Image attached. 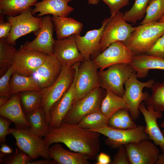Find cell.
<instances>
[{
  "mask_svg": "<svg viewBox=\"0 0 164 164\" xmlns=\"http://www.w3.org/2000/svg\"><path fill=\"white\" fill-rule=\"evenodd\" d=\"M11 121L1 116L0 117V142L2 144L5 143L6 136L9 134V127Z\"/></svg>",
  "mask_w": 164,
  "mask_h": 164,
  "instance_id": "b9f144b4",
  "label": "cell"
},
{
  "mask_svg": "<svg viewBox=\"0 0 164 164\" xmlns=\"http://www.w3.org/2000/svg\"><path fill=\"white\" fill-rule=\"evenodd\" d=\"M80 63L75 64L76 73L73 82L68 91L52 106L50 111V128L59 127L71 109L74 98L77 69Z\"/></svg>",
  "mask_w": 164,
  "mask_h": 164,
  "instance_id": "ac0fdd59",
  "label": "cell"
},
{
  "mask_svg": "<svg viewBox=\"0 0 164 164\" xmlns=\"http://www.w3.org/2000/svg\"><path fill=\"white\" fill-rule=\"evenodd\" d=\"M106 93L103 94L100 87L93 90L73 104L63 121L77 124L85 116L101 111L102 102Z\"/></svg>",
  "mask_w": 164,
  "mask_h": 164,
  "instance_id": "52a82bcc",
  "label": "cell"
},
{
  "mask_svg": "<svg viewBox=\"0 0 164 164\" xmlns=\"http://www.w3.org/2000/svg\"><path fill=\"white\" fill-rule=\"evenodd\" d=\"M141 24L157 21L164 14V0H150Z\"/></svg>",
  "mask_w": 164,
  "mask_h": 164,
  "instance_id": "e575fe53",
  "label": "cell"
},
{
  "mask_svg": "<svg viewBox=\"0 0 164 164\" xmlns=\"http://www.w3.org/2000/svg\"><path fill=\"white\" fill-rule=\"evenodd\" d=\"M51 17L58 39L80 34L82 30L83 24L72 18L53 15Z\"/></svg>",
  "mask_w": 164,
  "mask_h": 164,
  "instance_id": "d4e9b609",
  "label": "cell"
},
{
  "mask_svg": "<svg viewBox=\"0 0 164 164\" xmlns=\"http://www.w3.org/2000/svg\"><path fill=\"white\" fill-rule=\"evenodd\" d=\"M53 50V55L62 65L71 66L85 60L77 46L75 35L55 40Z\"/></svg>",
  "mask_w": 164,
  "mask_h": 164,
  "instance_id": "2e32d148",
  "label": "cell"
},
{
  "mask_svg": "<svg viewBox=\"0 0 164 164\" xmlns=\"http://www.w3.org/2000/svg\"><path fill=\"white\" fill-rule=\"evenodd\" d=\"M38 0H0V13L15 16L34 6Z\"/></svg>",
  "mask_w": 164,
  "mask_h": 164,
  "instance_id": "83f0119b",
  "label": "cell"
},
{
  "mask_svg": "<svg viewBox=\"0 0 164 164\" xmlns=\"http://www.w3.org/2000/svg\"><path fill=\"white\" fill-rule=\"evenodd\" d=\"M46 55L44 53L24 49L21 46L16 53L12 67L18 74L30 76L43 63Z\"/></svg>",
  "mask_w": 164,
  "mask_h": 164,
  "instance_id": "4fadbf2b",
  "label": "cell"
},
{
  "mask_svg": "<svg viewBox=\"0 0 164 164\" xmlns=\"http://www.w3.org/2000/svg\"><path fill=\"white\" fill-rule=\"evenodd\" d=\"M9 134L16 140L18 148L33 159L42 157L50 158L44 139L31 132L28 127L9 128Z\"/></svg>",
  "mask_w": 164,
  "mask_h": 164,
  "instance_id": "277c9868",
  "label": "cell"
},
{
  "mask_svg": "<svg viewBox=\"0 0 164 164\" xmlns=\"http://www.w3.org/2000/svg\"><path fill=\"white\" fill-rule=\"evenodd\" d=\"M98 132L106 136V144L111 149H118L122 145L149 139L145 132V127L138 125L128 129H118L108 126L102 128L89 130Z\"/></svg>",
  "mask_w": 164,
  "mask_h": 164,
  "instance_id": "ba28073f",
  "label": "cell"
},
{
  "mask_svg": "<svg viewBox=\"0 0 164 164\" xmlns=\"http://www.w3.org/2000/svg\"><path fill=\"white\" fill-rule=\"evenodd\" d=\"M135 55L124 42L117 41L111 44L93 61L100 70H102L114 64H130Z\"/></svg>",
  "mask_w": 164,
  "mask_h": 164,
  "instance_id": "7c38bea8",
  "label": "cell"
},
{
  "mask_svg": "<svg viewBox=\"0 0 164 164\" xmlns=\"http://www.w3.org/2000/svg\"><path fill=\"white\" fill-rule=\"evenodd\" d=\"M17 50L14 45L5 39L0 38V76L3 75L11 67Z\"/></svg>",
  "mask_w": 164,
  "mask_h": 164,
  "instance_id": "4dcf8cb0",
  "label": "cell"
},
{
  "mask_svg": "<svg viewBox=\"0 0 164 164\" xmlns=\"http://www.w3.org/2000/svg\"><path fill=\"white\" fill-rule=\"evenodd\" d=\"M26 116L31 132L41 137L45 136L49 132L50 128L46 123L45 111L42 106L26 115Z\"/></svg>",
  "mask_w": 164,
  "mask_h": 164,
  "instance_id": "484cf974",
  "label": "cell"
},
{
  "mask_svg": "<svg viewBox=\"0 0 164 164\" xmlns=\"http://www.w3.org/2000/svg\"><path fill=\"white\" fill-rule=\"evenodd\" d=\"M150 0H135L132 7L123 14L124 17L128 22L136 23L142 19L146 13Z\"/></svg>",
  "mask_w": 164,
  "mask_h": 164,
  "instance_id": "836d02e7",
  "label": "cell"
},
{
  "mask_svg": "<svg viewBox=\"0 0 164 164\" xmlns=\"http://www.w3.org/2000/svg\"><path fill=\"white\" fill-rule=\"evenodd\" d=\"M0 114L13 123L16 127L29 126L22 107L19 93L13 95L5 104L0 107Z\"/></svg>",
  "mask_w": 164,
  "mask_h": 164,
  "instance_id": "44dd1931",
  "label": "cell"
},
{
  "mask_svg": "<svg viewBox=\"0 0 164 164\" xmlns=\"http://www.w3.org/2000/svg\"><path fill=\"white\" fill-rule=\"evenodd\" d=\"M14 72L12 67H10L0 78V96H3L10 99V80Z\"/></svg>",
  "mask_w": 164,
  "mask_h": 164,
  "instance_id": "8d00e7d4",
  "label": "cell"
},
{
  "mask_svg": "<svg viewBox=\"0 0 164 164\" xmlns=\"http://www.w3.org/2000/svg\"><path fill=\"white\" fill-rule=\"evenodd\" d=\"M4 15L0 13V38L6 39L9 35L11 30V25L8 21H5Z\"/></svg>",
  "mask_w": 164,
  "mask_h": 164,
  "instance_id": "7bdbcfd3",
  "label": "cell"
},
{
  "mask_svg": "<svg viewBox=\"0 0 164 164\" xmlns=\"http://www.w3.org/2000/svg\"><path fill=\"white\" fill-rule=\"evenodd\" d=\"M139 110L144 118L146 123L145 132L149 139L159 146L162 152H164V136L157 123V119L162 117V112L155 110L150 106L146 107L143 102L140 104Z\"/></svg>",
  "mask_w": 164,
  "mask_h": 164,
  "instance_id": "ffe728a7",
  "label": "cell"
},
{
  "mask_svg": "<svg viewBox=\"0 0 164 164\" xmlns=\"http://www.w3.org/2000/svg\"><path fill=\"white\" fill-rule=\"evenodd\" d=\"M101 134L77 124L63 121L59 127L50 128L44 139L48 148L53 143H62L71 150L85 154L89 159L93 160L97 158L100 150Z\"/></svg>",
  "mask_w": 164,
  "mask_h": 164,
  "instance_id": "6da1fadb",
  "label": "cell"
},
{
  "mask_svg": "<svg viewBox=\"0 0 164 164\" xmlns=\"http://www.w3.org/2000/svg\"><path fill=\"white\" fill-rule=\"evenodd\" d=\"M0 162L5 164H29L32 159L18 148L12 155L0 159Z\"/></svg>",
  "mask_w": 164,
  "mask_h": 164,
  "instance_id": "d590c367",
  "label": "cell"
},
{
  "mask_svg": "<svg viewBox=\"0 0 164 164\" xmlns=\"http://www.w3.org/2000/svg\"><path fill=\"white\" fill-rule=\"evenodd\" d=\"M54 25L52 17L46 15L42 18L40 28L32 41H27L21 46L24 49L36 50L47 55H53L55 40L53 37Z\"/></svg>",
  "mask_w": 164,
  "mask_h": 164,
  "instance_id": "9a60e30c",
  "label": "cell"
},
{
  "mask_svg": "<svg viewBox=\"0 0 164 164\" xmlns=\"http://www.w3.org/2000/svg\"><path fill=\"white\" fill-rule=\"evenodd\" d=\"M41 0V1H43V0Z\"/></svg>",
  "mask_w": 164,
  "mask_h": 164,
  "instance_id": "db71d44e",
  "label": "cell"
},
{
  "mask_svg": "<svg viewBox=\"0 0 164 164\" xmlns=\"http://www.w3.org/2000/svg\"><path fill=\"white\" fill-rule=\"evenodd\" d=\"M154 82L153 79L145 82L139 81L134 71L125 84V91L122 97L127 109L134 120L137 119L139 117L140 104L150 96L147 91L143 92V88H151Z\"/></svg>",
  "mask_w": 164,
  "mask_h": 164,
  "instance_id": "8992f818",
  "label": "cell"
},
{
  "mask_svg": "<svg viewBox=\"0 0 164 164\" xmlns=\"http://www.w3.org/2000/svg\"><path fill=\"white\" fill-rule=\"evenodd\" d=\"M96 164H108L111 163L110 156L104 152H101L97 157Z\"/></svg>",
  "mask_w": 164,
  "mask_h": 164,
  "instance_id": "f6af8a7d",
  "label": "cell"
},
{
  "mask_svg": "<svg viewBox=\"0 0 164 164\" xmlns=\"http://www.w3.org/2000/svg\"><path fill=\"white\" fill-rule=\"evenodd\" d=\"M108 127L115 129H128L133 128L130 125L124 124L117 111L113 114L109 118Z\"/></svg>",
  "mask_w": 164,
  "mask_h": 164,
  "instance_id": "ab89813d",
  "label": "cell"
},
{
  "mask_svg": "<svg viewBox=\"0 0 164 164\" xmlns=\"http://www.w3.org/2000/svg\"><path fill=\"white\" fill-rule=\"evenodd\" d=\"M147 54L164 58V34L145 53Z\"/></svg>",
  "mask_w": 164,
  "mask_h": 164,
  "instance_id": "74e56055",
  "label": "cell"
},
{
  "mask_svg": "<svg viewBox=\"0 0 164 164\" xmlns=\"http://www.w3.org/2000/svg\"><path fill=\"white\" fill-rule=\"evenodd\" d=\"M160 127L163 128L162 132L164 136V121L161 124Z\"/></svg>",
  "mask_w": 164,
  "mask_h": 164,
  "instance_id": "816d5d0a",
  "label": "cell"
},
{
  "mask_svg": "<svg viewBox=\"0 0 164 164\" xmlns=\"http://www.w3.org/2000/svg\"><path fill=\"white\" fill-rule=\"evenodd\" d=\"M89 4L92 5H96L99 2V0H87Z\"/></svg>",
  "mask_w": 164,
  "mask_h": 164,
  "instance_id": "f907efd6",
  "label": "cell"
},
{
  "mask_svg": "<svg viewBox=\"0 0 164 164\" xmlns=\"http://www.w3.org/2000/svg\"><path fill=\"white\" fill-rule=\"evenodd\" d=\"M98 69L93 60H84L80 63L77 69L73 104L100 87Z\"/></svg>",
  "mask_w": 164,
  "mask_h": 164,
  "instance_id": "30bf717a",
  "label": "cell"
},
{
  "mask_svg": "<svg viewBox=\"0 0 164 164\" xmlns=\"http://www.w3.org/2000/svg\"><path fill=\"white\" fill-rule=\"evenodd\" d=\"M156 164H164V152L159 154Z\"/></svg>",
  "mask_w": 164,
  "mask_h": 164,
  "instance_id": "c3c4849f",
  "label": "cell"
},
{
  "mask_svg": "<svg viewBox=\"0 0 164 164\" xmlns=\"http://www.w3.org/2000/svg\"><path fill=\"white\" fill-rule=\"evenodd\" d=\"M72 0H44L36 2L32 9L33 15L37 12L38 17L52 15L53 16L67 17L74 9L68 3Z\"/></svg>",
  "mask_w": 164,
  "mask_h": 164,
  "instance_id": "7402d4cb",
  "label": "cell"
},
{
  "mask_svg": "<svg viewBox=\"0 0 164 164\" xmlns=\"http://www.w3.org/2000/svg\"><path fill=\"white\" fill-rule=\"evenodd\" d=\"M122 109L127 110L122 97L109 90H106V94L101 104V112L109 118L115 112Z\"/></svg>",
  "mask_w": 164,
  "mask_h": 164,
  "instance_id": "f1b7e54d",
  "label": "cell"
},
{
  "mask_svg": "<svg viewBox=\"0 0 164 164\" xmlns=\"http://www.w3.org/2000/svg\"><path fill=\"white\" fill-rule=\"evenodd\" d=\"M118 112L124 124H128L132 128L138 126L133 121L128 110L122 109L118 111Z\"/></svg>",
  "mask_w": 164,
  "mask_h": 164,
  "instance_id": "ee69618b",
  "label": "cell"
},
{
  "mask_svg": "<svg viewBox=\"0 0 164 164\" xmlns=\"http://www.w3.org/2000/svg\"><path fill=\"white\" fill-rule=\"evenodd\" d=\"M31 10L30 8L17 15L9 17L11 30L6 39L8 43L15 45L18 39L32 32L36 35L40 28L42 18L33 16Z\"/></svg>",
  "mask_w": 164,
  "mask_h": 164,
  "instance_id": "8fae6325",
  "label": "cell"
},
{
  "mask_svg": "<svg viewBox=\"0 0 164 164\" xmlns=\"http://www.w3.org/2000/svg\"><path fill=\"white\" fill-rule=\"evenodd\" d=\"M9 99L6 97L0 96V107L5 104Z\"/></svg>",
  "mask_w": 164,
  "mask_h": 164,
  "instance_id": "681fc988",
  "label": "cell"
},
{
  "mask_svg": "<svg viewBox=\"0 0 164 164\" xmlns=\"http://www.w3.org/2000/svg\"><path fill=\"white\" fill-rule=\"evenodd\" d=\"M62 65L54 55H47L43 63L31 75L41 89L50 86L61 71Z\"/></svg>",
  "mask_w": 164,
  "mask_h": 164,
  "instance_id": "d6986e66",
  "label": "cell"
},
{
  "mask_svg": "<svg viewBox=\"0 0 164 164\" xmlns=\"http://www.w3.org/2000/svg\"><path fill=\"white\" fill-rule=\"evenodd\" d=\"M75 73V64L71 66L62 65L60 73L55 82L50 87L42 89L43 95L41 106L45 111L49 126L51 109L69 89L74 80Z\"/></svg>",
  "mask_w": 164,
  "mask_h": 164,
  "instance_id": "3957f363",
  "label": "cell"
},
{
  "mask_svg": "<svg viewBox=\"0 0 164 164\" xmlns=\"http://www.w3.org/2000/svg\"><path fill=\"white\" fill-rule=\"evenodd\" d=\"M50 158L46 159V160H42L34 161H30L29 164H55L56 162L53 160H51Z\"/></svg>",
  "mask_w": 164,
  "mask_h": 164,
  "instance_id": "7dc6e473",
  "label": "cell"
},
{
  "mask_svg": "<svg viewBox=\"0 0 164 164\" xmlns=\"http://www.w3.org/2000/svg\"><path fill=\"white\" fill-rule=\"evenodd\" d=\"M151 88L152 94L144 101L145 105L156 111H164V82H155Z\"/></svg>",
  "mask_w": 164,
  "mask_h": 164,
  "instance_id": "d6a6232c",
  "label": "cell"
},
{
  "mask_svg": "<svg viewBox=\"0 0 164 164\" xmlns=\"http://www.w3.org/2000/svg\"><path fill=\"white\" fill-rule=\"evenodd\" d=\"M49 157L60 164H89V159L85 154L72 152L64 149L58 143L48 148Z\"/></svg>",
  "mask_w": 164,
  "mask_h": 164,
  "instance_id": "cb8c5ba5",
  "label": "cell"
},
{
  "mask_svg": "<svg viewBox=\"0 0 164 164\" xmlns=\"http://www.w3.org/2000/svg\"><path fill=\"white\" fill-rule=\"evenodd\" d=\"M164 34V22H149L136 27L124 42L135 55L146 53Z\"/></svg>",
  "mask_w": 164,
  "mask_h": 164,
  "instance_id": "7a4b0ae2",
  "label": "cell"
},
{
  "mask_svg": "<svg viewBox=\"0 0 164 164\" xmlns=\"http://www.w3.org/2000/svg\"><path fill=\"white\" fill-rule=\"evenodd\" d=\"M122 12L119 11L112 17L105 25L100 41L102 52L112 43L117 41L124 43L128 39L136 27L128 23Z\"/></svg>",
  "mask_w": 164,
  "mask_h": 164,
  "instance_id": "9c48e42d",
  "label": "cell"
},
{
  "mask_svg": "<svg viewBox=\"0 0 164 164\" xmlns=\"http://www.w3.org/2000/svg\"><path fill=\"white\" fill-rule=\"evenodd\" d=\"M110 17L105 18L99 29L88 31L84 36L80 34L75 35L76 44L79 51L85 60H89L91 56H95L100 51V41L104 27Z\"/></svg>",
  "mask_w": 164,
  "mask_h": 164,
  "instance_id": "e0dca14e",
  "label": "cell"
},
{
  "mask_svg": "<svg viewBox=\"0 0 164 164\" xmlns=\"http://www.w3.org/2000/svg\"><path fill=\"white\" fill-rule=\"evenodd\" d=\"M159 21L164 22V14L159 19Z\"/></svg>",
  "mask_w": 164,
  "mask_h": 164,
  "instance_id": "f5cc1de1",
  "label": "cell"
},
{
  "mask_svg": "<svg viewBox=\"0 0 164 164\" xmlns=\"http://www.w3.org/2000/svg\"><path fill=\"white\" fill-rule=\"evenodd\" d=\"M103 1L109 7L112 17L122 7L128 5L130 0H99Z\"/></svg>",
  "mask_w": 164,
  "mask_h": 164,
  "instance_id": "f35d334b",
  "label": "cell"
},
{
  "mask_svg": "<svg viewBox=\"0 0 164 164\" xmlns=\"http://www.w3.org/2000/svg\"><path fill=\"white\" fill-rule=\"evenodd\" d=\"M0 159L3 158L5 155L13 153V149L5 143L2 144L0 149Z\"/></svg>",
  "mask_w": 164,
  "mask_h": 164,
  "instance_id": "bcb514c9",
  "label": "cell"
},
{
  "mask_svg": "<svg viewBox=\"0 0 164 164\" xmlns=\"http://www.w3.org/2000/svg\"><path fill=\"white\" fill-rule=\"evenodd\" d=\"M111 163L112 164H130L125 145L121 146L118 149Z\"/></svg>",
  "mask_w": 164,
  "mask_h": 164,
  "instance_id": "60d3db41",
  "label": "cell"
},
{
  "mask_svg": "<svg viewBox=\"0 0 164 164\" xmlns=\"http://www.w3.org/2000/svg\"><path fill=\"white\" fill-rule=\"evenodd\" d=\"M134 71L130 64L113 65L99 71L100 87L122 97L124 85Z\"/></svg>",
  "mask_w": 164,
  "mask_h": 164,
  "instance_id": "5b68a950",
  "label": "cell"
},
{
  "mask_svg": "<svg viewBox=\"0 0 164 164\" xmlns=\"http://www.w3.org/2000/svg\"><path fill=\"white\" fill-rule=\"evenodd\" d=\"M149 140L125 145L130 164H156L160 151L156 145Z\"/></svg>",
  "mask_w": 164,
  "mask_h": 164,
  "instance_id": "5bb4252c",
  "label": "cell"
},
{
  "mask_svg": "<svg viewBox=\"0 0 164 164\" xmlns=\"http://www.w3.org/2000/svg\"><path fill=\"white\" fill-rule=\"evenodd\" d=\"M19 94L22 107L25 115L41 106L43 95L42 90L26 91Z\"/></svg>",
  "mask_w": 164,
  "mask_h": 164,
  "instance_id": "f546056e",
  "label": "cell"
},
{
  "mask_svg": "<svg viewBox=\"0 0 164 164\" xmlns=\"http://www.w3.org/2000/svg\"><path fill=\"white\" fill-rule=\"evenodd\" d=\"M10 94L13 95L29 91H40L42 89L31 76L21 75L14 72L10 80Z\"/></svg>",
  "mask_w": 164,
  "mask_h": 164,
  "instance_id": "4316f807",
  "label": "cell"
},
{
  "mask_svg": "<svg viewBox=\"0 0 164 164\" xmlns=\"http://www.w3.org/2000/svg\"><path fill=\"white\" fill-rule=\"evenodd\" d=\"M109 118L101 111L90 113L84 117L77 124L88 130L99 129L108 125Z\"/></svg>",
  "mask_w": 164,
  "mask_h": 164,
  "instance_id": "1f68e13d",
  "label": "cell"
},
{
  "mask_svg": "<svg viewBox=\"0 0 164 164\" xmlns=\"http://www.w3.org/2000/svg\"><path fill=\"white\" fill-rule=\"evenodd\" d=\"M130 64L138 78L147 77L151 69L164 70V58L145 53L135 55Z\"/></svg>",
  "mask_w": 164,
  "mask_h": 164,
  "instance_id": "603a6c76",
  "label": "cell"
}]
</instances>
